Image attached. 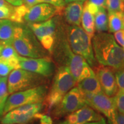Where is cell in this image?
<instances>
[{"label": "cell", "mask_w": 124, "mask_h": 124, "mask_svg": "<svg viewBox=\"0 0 124 124\" xmlns=\"http://www.w3.org/2000/svg\"><path fill=\"white\" fill-rule=\"evenodd\" d=\"M92 46L99 64L116 70L124 67V50L111 34L98 32L93 38Z\"/></svg>", "instance_id": "6da1fadb"}, {"label": "cell", "mask_w": 124, "mask_h": 124, "mask_svg": "<svg viewBox=\"0 0 124 124\" xmlns=\"http://www.w3.org/2000/svg\"><path fill=\"white\" fill-rule=\"evenodd\" d=\"M38 41L29 28L16 25L12 44L20 56L32 58L47 56L46 50Z\"/></svg>", "instance_id": "7a4b0ae2"}, {"label": "cell", "mask_w": 124, "mask_h": 124, "mask_svg": "<svg viewBox=\"0 0 124 124\" xmlns=\"http://www.w3.org/2000/svg\"><path fill=\"white\" fill-rule=\"evenodd\" d=\"M77 83L69 68L64 66H60L54 77L50 90L44 100L48 113L60 103L64 96Z\"/></svg>", "instance_id": "3957f363"}, {"label": "cell", "mask_w": 124, "mask_h": 124, "mask_svg": "<svg viewBox=\"0 0 124 124\" xmlns=\"http://www.w3.org/2000/svg\"><path fill=\"white\" fill-rule=\"evenodd\" d=\"M59 51L58 61L69 68L77 83L95 74L86 60L72 51L67 41L62 42Z\"/></svg>", "instance_id": "277c9868"}, {"label": "cell", "mask_w": 124, "mask_h": 124, "mask_svg": "<svg viewBox=\"0 0 124 124\" xmlns=\"http://www.w3.org/2000/svg\"><path fill=\"white\" fill-rule=\"evenodd\" d=\"M68 43L74 53L83 57L91 67L97 66L93 52L91 38L80 26L70 25L67 28Z\"/></svg>", "instance_id": "5b68a950"}, {"label": "cell", "mask_w": 124, "mask_h": 124, "mask_svg": "<svg viewBox=\"0 0 124 124\" xmlns=\"http://www.w3.org/2000/svg\"><path fill=\"white\" fill-rule=\"evenodd\" d=\"M47 91L46 86L43 85L32 89L10 94L5 105L3 116L18 107L43 102L47 94Z\"/></svg>", "instance_id": "8992f818"}, {"label": "cell", "mask_w": 124, "mask_h": 124, "mask_svg": "<svg viewBox=\"0 0 124 124\" xmlns=\"http://www.w3.org/2000/svg\"><path fill=\"white\" fill-rule=\"evenodd\" d=\"M46 78L21 69L12 70L8 77L9 94L43 85Z\"/></svg>", "instance_id": "52a82bcc"}, {"label": "cell", "mask_w": 124, "mask_h": 124, "mask_svg": "<svg viewBox=\"0 0 124 124\" xmlns=\"http://www.w3.org/2000/svg\"><path fill=\"white\" fill-rule=\"evenodd\" d=\"M87 105L85 95L78 87H73L64 96L58 105L54 107V115L62 117L77 111Z\"/></svg>", "instance_id": "ba28073f"}, {"label": "cell", "mask_w": 124, "mask_h": 124, "mask_svg": "<svg viewBox=\"0 0 124 124\" xmlns=\"http://www.w3.org/2000/svg\"><path fill=\"white\" fill-rule=\"evenodd\" d=\"M43 108V102L28 104L14 108L5 114L2 124H27L35 118V115Z\"/></svg>", "instance_id": "9c48e42d"}, {"label": "cell", "mask_w": 124, "mask_h": 124, "mask_svg": "<svg viewBox=\"0 0 124 124\" xmlns=\"http://www.w3.org/2000/svg\"><path fill=\"white\" fill-rule=\"evenodd\" d=\"M28 27L46 51H53L55 41V23L49 19L39 23H29Z\"/></svg>", "instance_id": "30bf717a"}, {"label": "cell", "mask_w": 124, "mask_h": 124, "mask_svg": "<svg viewBox=\"0 0 124 124\" xmlns=\"http://www.w3.org/2000/svg\"><path fill=\"white\" fill-rule=\"evenodd\" d=\"M20 69L49 78L55 72V67L53 61L48 56L32 58L20 56Z\"/></svg>", "instance_id": "8fae6325"}, {"label": "cell", "mask_w": 124, "mask_h": 124, "mask_svg": "<svg viewBox=\"0 0 124 124\" xmlns=\"http://www.w3.org/2000/svg\"><path fill=\"white\" fill-rule=\"evenodd\" d=\"M85 99L87 105L102 113L108 120L117 111L114 97H109L102 91L93 95H85Z\"/></svg>", "instance_id": "7c38bea8"}, {"label": "cell", "mask_w": 124, "mask_h": 124, "mask_svg": "<svg viewBox=\"0 0 124 124\" xmlns=\"http://www.w3.org/2000/svg\"><path fill=\"white\" fill-rule=\"evenodd\" d=\"M62 8L47 3H39L28 9L24 20L28 23L44 22L60 13V9Z\"/></svg>", "instance_id": "4fadbf2b"}, {"label": "cell", "mask_w": 124, "mask_h": 124, "mask_svg": "<svg viewBox=\"0 0 124 124\" xmlns=\"http://www.w3.org/2000/svg\"><path fill=\"white\" fill-rule=\"evenodd\" d=\"M94 68L95 71H94L100 82L102 91L109 97H114L118 89L111 68L102 65Z\"/></svg>", "instance_id": "5bb4252c"}, {"label": "cell", "mask_w": 124, "mask_h": 124, "mask_svg": "<svg viewBox=\"0 0 124 124\" xmlns=\"http://www.w3.org/2000/svg\"><path fill=\"white\" fill-rule=\"evenodd\" d=\"M102 118L101 116L90 106L85 105L77 111L69 114L66 120L70 124H85L88 122L98 121Z\"/></svg>", "instance_id": "9a60e30c"}, {"label": "cell", "mask_w": 124, "mask_h": 124, "mask_svg": "<svg viewBox=\"0 0 124 124\" xmlns=\"http://www.w3.org/2000/svg\"><path fill=\"white\" fill-rule=\"evenodd\" d=\"M83 4V2L79 1L70 2L65 8V19L71 25H80L84 5Z\"/></svg>", "instance_id": "2e32d148"}, {"label": "cell", "mask_w": 124, "mask_h": 124, "mask_svg": "<svg viewBox=\"0 0 124 124\" xmlns=\"http://www.w3.org/2000/svg\"><path fill=\"white\" fill-rule=\"evenodd\" d=\"M19 57L20 55L12 44L4 42V46L0 55V59L4 60L10 65L13 70H15L20 69Z\"/></svg>", "instance_id": "e0dca14e"}, {"label": "cell", "mask_w": 124, "mask_h": 124, "mask_svg": "<svg viewBox=\"0 0 124 124\" xmlns=\"http://www.w3.org/2000/svg\"><path fill=\"white\" fill-rule=\"evenodd\" d=\"M77 83L78 87L85 95H93L102 91L95 74L86 78Z\"/></svg>", "instance_id": "ac0fdd59"}, {"label": "cell", "mask_w": 124, "mask_h": 124, "mask_svg": "<svg viewBox=\"0 0 124 124\" xmlns=\"http://www.w3.org/2000/svg\"><path fill=\"white\" fill-rule=\"evenodd\" d=\"M16 24L9 19H0V41L12 44Z\"/></svg>", "instance_id": "d6986e66"}, {"label": "cell", "mask_w": 124, "mask_h": 124, "mask_svg": "<svg viewBox=\"0 0 124 124\" xmlns=\"http://www.w3.org/2000/svg\"><path fill=\"white\" fill-rule=\"evenodd\" d=\"M81 23L83 29L92 39L95 33V15L88 10V9L83 5V10L82 13Z\"/></svg>", "instance_id": "ffe728a7"}, {"label": "cell", "mask_w": 124, "mask_h": 124, "mask_svg": "<svg viewBox=\"0 0 124 124\" xmlns=\"http://www.w3.org/2000/svg\"><path fill=\"white\" fill-rule=\"evenodd\" d=\"M108 30L110 33L124 30V13L114 12L108 13Z\"/></svg>", "instance_id": "44dd1931"}, {"label": "cell", "mask_w": 124, "mask_h": 124, "mask_svg": "<svg viewBox=\"0 0 124 124\" xmlns=\"http://www.w3.org/2000/svg\"><path fill=\"white\" fill-rule=\"evenodd\" d=\"M95 28L98 32L108 31V17L106 8H100L95 15Z\"/></svg>", "instance_id": "7402d4cb"}, {"label": "cell", "mask_w": 124, "mask_h": 124, "mask_svg": "<svg viewBox=\"0 0 124 124\" xmlns=\"http://www.w3.org/2000/svg\"><path fill=\"white\" fill-rule=\"evenodd\" d=\"M8 77H1L0 80V118L3 116L6 102L9 97Z\"/></svg>", "instance_id": "603a6c76"}, {"label": "cell", "mask_w": 124, "mask_h": 124, "mask_svg": "<svg viewBox=\"0 0 124 124\" xmlns=\"http://www.w3.org/2000/svg\"><path fill=\"white\" fill-rule=\"evenodd\" d=\"M29 8L24 5L15 7L9 20L16 24H21L24 21V17Z\"/></svg>", "instance_id": "cb8c5ba5"}, {"label": "cell", "mask_w": 124, "mask_h": 124, "mask_svg": "<svg viewBox=\"0 0 124 124\" xmlns=\"http://www.w3.org/2000/svg\"><path fill=\"white\" fill-rule=\"evenodd\" d=\"M106 8L108 13L124 12V0H106Z\"/></svg>", "instance_id": "d4e9b609"}, {"label": "cell", "mask_w": 124, "mask_h": 124, "mask_svg": "<svg viewBox=\"0 0 124 124\" xmlns=\"http://www.w3.org/2000/svg\"><path fill=\"white\" fill-rule=\"evenodd\" d=\"M114 99L117 110L124 114V90H118Z\"/></svg>", "instance_id": "484cf974"}, {"label": "cell", "mask_w": 124, "mask_h": 124, "mask_svg": "<svg viewBox=\"0 0 124 124\" xmlns=\"http://www.w3.org/2000/svg\"><path fill=\"white\" fill-rule=\"evenodd\" d=\"M114 75L118 89L120 90H124V67L117 70Z\"/></svg>", "instance_id": "4316f807"}, {"label": "cell", "mask_w": 124, "mask_h": 124, "mask_svg": "<svg viewBox=\"0 0 124 124\" xmlns=\"http://www.w3.org/2000/svg\"><path fill=\"white\" fill-rule=\"evenodd\" d=\"M12 70H13V68L10 65L4 60L0 59V77H8Z\"/></svg>", "instance_id": "83f0119b"}, {"label": "cell", "mask_w": 124, "mask_h": 124, "mask_svg": "<svg viewBox=\"0 0 124 124\" xmlns=\"http://www.w3.org/2000/svg\"><path fill=\"white\" fill-rule=\"evenodd\" d=\"M14 6L0 8V19H9L13 11Z\"/></svg>", "instance_id": "f1b7e54d"}, {"label": "cell", "mask_w": 124, "mask_h": 124, "mask_svg": "<svg viewBox=\"0 0 124 124\" xmlns=\"http://www.w3.org/2000/svg\"><path fill=\"white\" fill-rule=\"evenodd\" d=\"M108 121L110 124H124V114L117 110L112 118Z\"/></svg>", "instance_id": "f546056e"}, {"label": "cell", "mask_w": 124, "mask_h": 124, "mask_svg": "<svg viewBox=\"0 0 124 124\" xmlns=\"http://www.w3.org/2000/svg\"><path fill=\"white\" fill-rule=\"evenodd\" d=\"M35 118L39 119L40 124H53L51 117L46 114L38 113L35 115Z\"/></svg>", "instance_id": "4dcf8cb0"}, {"label": "cell", "mask_w": 124, "mask_h": 124, "mask_svg": "<svg viewBox=\"0 0 124 124\" xmlns=\"http://www.w3.org/2000/svg\"><path fill=\"white\" fill-rule=\"evenodd\" d=\"M39 3H47L56 7L63 8L65 5L64 0H39Z\"/></svg>", "instance_id": "1f68e13d"}, {"label": "cell", "mask_w": 124, "mask_h": 124, "mask_svg": "<svg viewBox=\"0 0 124 124\" xmlns=\"http://www.w3.org/2000/svg\"><path fill=\"white\" fill-rule=\"evenodd\" d=\"M114 38L118 44L124 48V30H120L115 32Z\"/></svg>", "instance_id": "d6a6232c"}, {"label": "cell", "mask_w": 124, "mask_h": 124, "mask_svg": "<svg viewBox=\"0 0 124 124\" xmlns=\"http://www.w3.org/2000/svg\"><path fill=\"white\" fill-rule=\"evenodd\" d=\"M91 4L95 5V6L100 8H106V0H88Z\"/></svg>", "instance_id": "836d02e7"}, {"label": "cell", "mask_w": 124, "mask_h": 124, "mask_svg": "<svg viewBox=\"0 0 124 124\" xmlns=\"http://www.w3.org/2000/svg\"><path fill=\"white\" fill-rule=\"evenodd\" d=\"M39 3V0H23V4L29 9Z\"/></svg>", "instance_id": "e575fe53"}, {"label": "cell", "mask_w": 124, "mask_h": 124, "mask_svg": "<svg viewBox=\"0 0 124 124\" xmlns=\"http://www.w3.org/2000/svg\"><path fill=\"white\" fill-rule=\"evenodd\" d=\"M5 1L14 7H18L23 5V0H5Z\"/></svg>", "instance_id": "d590c367"}, {"label": "cell", "mask_w": 124, "mask_h": 124, "mask_svg": "<svg viewBox=\"0 0 124 124\" xmlns=\"http://www.w3.org/2000/svg\"><path fill=\"white\" fill-rule=\"evenodd\" d=\"M85 124H107V123L105 119L102 117L100 120L98 121L88 122V123H86Z\"/></svg>", "instance_id": "8d00e7d4"}, {"label": "cell", "mask_w": 124, "mask_h": 124, "mask_svg": "<svg viewBox=\"0 0 124 124\" xmlns=\"http://www.w3.org/2000/svg\"><path fill=\"white\" fill-rule=\"evenodd\" d=\"M12 5L9 3H8L5 0H0V8L1 7H9Z\"/></svg>", "instance_id": "74e56055"}, {"label": "cell", "mask_w": 124, "mask_h": 124, "mask_svg": "<svg viewBox=\"0 0 124 124\" xmlns=\"http://www.w3.org/2000/svg\"><path fill=\"white\" fill-rule=\"evenodd\" d=\"M87 0H64L65 3L69 4V3L72 2H77V1H79V2H85Z\"/></svg>", "instance_id": "f35d334b"}, {"label": "cell", "mask_w": 124, "mask_h": 124, "mask_svg": "<svg viewBox=\"0 0 124 124\" xmlns=\"http://www.w3.org/2000/svg\"><path fill=\"white\" fill-rule=\"evenodd\" d=\"M3 46H4V42L2 41H0V55H1V51L3 48Z\"/></svg>", "instance_id": "ab89813d"}, {"label": "cell", "mask_w": 124, "mask_h": 124, "mask_svg": "<svg viewBox=\"0 0 124 124\" xmlns=\"http://www.w3.org/2000/svg\"><path fill=\"white\" fill-rule=\"evenodd\" d=\"M58 124H70L68 121L67 120L66 121H62L61 122H60V123H59Z\"/></svg>", "instance_id": "60d3db41"}, {"label": "cell", "mask_w": 124, "mask_h": 124, "mask_svg": "<svg viewBox=\"0 0 124 124\" xmlns=\"http://www.w3.org/2000/svg\"><path fill=\"white\" fill-rule=\"evenodd\" d=\"M1 77H0V80H1Z\"/></svg>", "instance_id": "b9f144b4"}, {"label": "cell", "mask_w": 124, "mask_h": 124, "mask_svg": "<svg viewBox=\"0 0 124 124\" xmlns=\"http://www.w3.org/2000/svg\"><path fill=\"white\" fill-rule=\"evenodd\" d=\"M123 49H124V48H123Z\"/></svg>", "instance_id": "7bdbcfd3"}, {"label": "cell", "mask_w": 124, "mask_h": 124, "mask_svg": "<svg viewBox=\"0 0 124 124\" xmlns=\"http://www.w3.org/2000/svg\"></svg>", "instance_id": "ee69618b"}, {"label": "cell", "mask_w": 124, "mask_h": 124, "mask_svg": "<svg viewBox=\"0 0 124 124\" xmlns=\"http://www.w3.org/2000/svg\"></svg>", "instance_id": "f6af8a7d"}]
</instances>
